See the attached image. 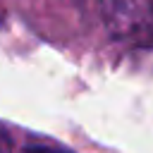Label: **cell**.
<instances>
[{"instance_id":"obj_1","label":"cell","mask_w":153,"mask_h":153,"mask_svg":"<svg viewBox=\"0 0 153 153\" xmlns=\"http://www.w3.org/2000/svg\"><path fill=\"white\" fill-rule=\"evenodd\" d=\"M103 14L115 36H131L153 14V0H103Z\"/></svg>"},{"instance_id":"obj_2","label":"cell","mask_w":153,"mask_h":153,"mask_svg":"<svg viewBox=\"0 0 153 153\" xmlns=\"http://www.w3.org/2000/svg\"><path fill=\"white\" fill-rule=\"evenodd\" d=\"M0 153H7V143H5L2 139H0Z\"/></svg>"},{"instance_id":"obj_3","label":"cell","mask_w":153,"mask_h":153,"mask_svg":"<svg viewBox=\"0 0 153 153\" xmlns=\"http://www.w3.org/2000/svg\"><path fill=\"white\" fill-rule=\"evenodd\" d=\"M29 153H53V151H43V148H36V151H29Z\"/></svg>"}]
</instances>
